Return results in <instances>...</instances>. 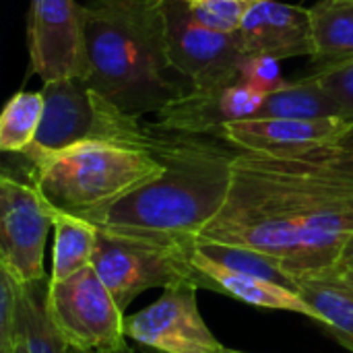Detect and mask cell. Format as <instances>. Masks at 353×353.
Wrapping results in <instances>:
<instances>
[{"label": "cell", "instance_id": "1", "mask_svg": "<svg viewBox=\"0 0 353 353\" xmlns=\"http://www.w3.org/2000/svg\"><path fill=\"white\" fill-rule=\"evenodd\" d=\"M353 238V141L238 151L219 215L199 240L254 248L290 275L337 269Z\"/></svg>", "mask_w": 353, "mask_h": 353}, {"label": "cell", "instance_id": "2", "mask_svg": "<svg viewBox=\"0 0 353 353\" xmlns=\"http://www.w3.org/2000/svg\"><path fill=\"white\" fill-rule=\"evenodd\" d=\"M151 128L147 153L165 165L163 174L85 219L112 234L194 244L228 201L238 149L217 137Z\"/></svg>", "mask_w": 353, "mask_h": 353}, {"label": "cell", "instance_id": "3", "mask_svg": "<svg viewBox=\"0 0 353 353\" xmlns=\"http://www.w3.org/2000/svg\"><path fill=\"white\" fill-rule=\"evenodd\" d=\"M85 37V83L126 114H157L192 91L172 77L163 0H89Z\"/></svg>", "mask_w": 353, "mask_h": 353}, {"label": "cell", "instance_id": "4", "mask_svg": "<svg viewBox=\"0 0 353 353\" xmlns=\"http://www.w3.org/2000/svg\"><path fill=\"white\" fill-rule=\"evenodd\" d=\"M29 163V182L48 207L83 219L165 170L151 153L108 141L77 143Z\"/></svg>", "mask_w": 353, "mask_h": 353}, {"label": "cell", "instance_id": "5", "mask_svg": "<svg viewBox=\"0 0 353 353\" xmlns=\"http://www.w3.org/2000/svg\"><path fill=\"white\" fill-rule=\"evenodd\" d=\"M43 116L33 145L23 153L35 161L85 141H108L147 151L151 124L126 114L81 79L50 81L41 87Z\"/></svg>", "mask_w": 353, "mask_h": 353}, {"label": "cell", "instance_id": "6", "mask_svg": "<svg viewBox=\"0 0 353 353\" xmlns=\"http://www.w3.org/2000/svg\"><path fill=\"white\" fill-rule=\"evenodd\" d=\"M93 269L122 310L147 290H168L192 281L211 292V283L192 265L194 244H172L97 230Z\"/></svg>", "mask_w": 353, "mask_h": 353}, {"label": "cell", "instance_id": "7", "mask_svg": "<svg viewBox=\"0 0 353 353\" xmlns=\"http://www.w3.org/2000/svg\"><path fill=\"white\" fill-rule=\"evenodd\" d=\"M48 316L68 345L87 353L128 350L126 316L93 265L62 281H48Z\"/></svg>", "mask_w": 353, "mask_h": 353}, {"label": "cell", "instance_id": "8", "mask_svg": "<svg viewBox=\"0 0 353 353\" xmlns=\"http://www.w3.org/2000/svg\"><path fill=\"white\" fill-rule=\"evenodd\" d=\"M163 10L170 62L192 89L240 83V70L248 56L240 52L234 35L199 23L188 0H163Z\"/></svg>", "mask_w": 353, "mask_h": 353}, {"label": "cell", "instance_id": "9", "mask_svg": "<svg viewBox=\"0 0 353 353\" xmlns=\"http://www.w3.org/2000/svg\"><path fill=\"white\" fill-rule=\"evenodd\" d=\"M54 215L31 182L8 172L0 178V267L21 285L46 281V240Z\"/></svg>", "mask_w": 353, "mask_h": 353}, {"label": "cell", "instance_id": "10", "mask_svg": "<svg viewBox=\"0 0 353 353\" xmlns=\"http://www.w3.org/2000/svg\"><path fill=\"white\" fill-rule=\"evenodd\" d=\"M27 43L29 70L43 83L89 79L85 4L77 0H31Z\"/></svg>", "mask_w": 353, "mask_h": 353}, {"label": "cell", "instance_id": "11", "mask_svg": "<svg viewBox=\"0 0 353 353\" xmlns=\"http://www.w3.org/2000/svg\"><path fill=\"white\" fill-rule=\"evenodd\" d=\"M192 281L176 283L147 308L126 316V337L157 353H221L225 347L207 327Z\"/></svg>", "mask_w": 353, "mask_h": 353}, {"label": "cell", "instance_id": "12", "mask_svg": "<svg viewBox=\"0 0 353 353\" xmlns=\"http://www.w3.org/2000/svg\"><path fill=\"white\" fill-rule=\"evenodd\" d=\"M267 93L244 83L217 89H192L157 112L153 126L196 137H217L228 122L254 118Z\"/></svg>", "mask_w": 353, "mask_h": 353}, {"label": "cell", "instance_id": "13", "mask_svg": "<svg viewBox=\"0 0 353 353\" xmlns=\"http://www.w3.org/2000/svg\"><path fill=\"white\" fill-rule=\"evenodd\" d=\"M219 139L238 151H300L353 141L347 118H246L228 122Z\"/></svg>", "mask_w": 353, "mask_h": 353}, {"label": "cell", "instance_id": "14", "mask_svg": "<svg viewBox=\"0 0 353 353\" xmlns=\"http://www.w3.org/2000/svg\"><path fill=\"white\" fill-rule=\"evenodd\" d=\"M234 39L246 56L283 60L314 56L316 52L310 8L277 0H256L234 33Z\"/></svg>", "mask_w": 353, "mask_h": 353}, {"label": "cell", "instance_id": "15", "mask_svg": "<svg viewBox=\"0 0 353 353\" xmlns=\"http://www.w3.org/2000/svg\"><path fill=\"white\" fill-rule=\"evenodd\" d=\"M192 265L211 283V292L232 296V298L246 302L250 306H256V308L302 314V316L323 325L321 314L296 290H292L288 285L221 267L215 261L207 259L196 246L192 250Z\"/></svg>", "mask_w": 353, "mask_h": 353}, {"label": "cell", "instance_id": "16", "mask_svg": "<svg viewBox=\"0 0 353 353\" xmlns=\"http://www.w3.org/2000/svg\"><path fill=\"white\" fill-rule=\"evenodd\" d=\"M296 292L321 314L329 333L353 353V290L339 269L294 275Z\"/></svg>", "mask_w": 353, "mask_h": 353}, {"label": "cell", "instance_id": "17", "mask_svg": "<svg viewBox=\"0 0 353 353\" xmlns=\"http://www.w3.org/2000/svg\"><path fill=\"white\" fill-rule=\"evenodd\" d=\"M310 12L316 43L314 68L353 60V0H321Z\"/></svg>", "mask_w": 353, "mask_h": 353}, {"label": "cell", "instance_id": "18", "mask_svg": "<svg viewBox=\"0 0 353 353\" xmlns=\"http://www.w3.org/2000/svg\"><path fill=\"white\" fill-rule=\"evenodd\" d=\"M54 215V256L50 281H62L93 265L97 248V228L74 215L52 211Z\"/></svg>", "mask_w": 353, "mask_h": 353}, {"label": "cell", "instance_id": "19", "mask_svg": "<svg viewBox=\"0 0 353 353\" xmlns=\"http://www.w3.org/2000/svg\"><path fill=\"white\" fill-rule=\"evenodd\" d=\"M254 118H341L327 91L310 77L290 81L285 87L267 93Z\"/></svg>", "mask_w": 353, "mask_h": 353}, {"label": "cell", "instance_id": "20", "mask_svg": "<svg viewBox=\"0 0 353 353\" xmlns=\"http://www.w3.org/2000/svg\"><path fill=\"white\" fill-rule=\"evenodd\" d=\"M43 116L41 91L14 93L0 116V149L4 153L23 155L35 141Z\"/></svg>", "mask_w": 353, "mask_h": 353}, {"label": "cell", "instance_id": "21", "mask_svg": "<svg viewBox=\"0 0 353 353\" xmlns=\"http://www.w3.org/2000/svg\"><path fill=\"white\" fill-rule=\"evenodd\" d=\"M39 283L43 281L23 285L21 290V341L27 353H70L48 316V285L46 290H39Z\"/></svg>", "mask_w": 353, "mask_h": 353}, {"label": "cell", "instance_id": "22", "mask_svg": "<svg viewBox=\"0 0 353 353\" xmlns=\"http://www.w3.org/2000/svg\"><path fill=\"white\" fill-rule=\"evenodd\" d=\"M196 248L211 261H215L221 267H228L232 271H240V273H248V275H256L281 285H288L292 290H296L294 285V275H290L279 261H275L273 256L259 252L254 248H246V246H236V244H223V242H207V240H199Z\"/></svg>", "mask_w": 353, "mask_h": 353}, {"label": "cell", "instance_id": "23", "mask_svg": "<svg viewBox=\"0 0 353 353\" xmlns=\"http://www.w3.org/2000/svg\"><path fill=\"white\" fill-rule=\"evenodd\" d=\"M21 290L23 285L0 267V353L21 345Z\"/></svg>", "mask_w": 353, "mask_h": 353}, {"label": "cell", "instance_id": "24", "mask_svg": "<svg viewBox=\"0 0 353 353\" xmlns=\"http://www.w3.org/2000/svg\"><path fill=\"white\" fill-rule=\"evenodd\" d=\"M254 2L256 0H201L190 4V8L196 21L205 27L234 35Z\"/></svg>", "mask_w": 353, "mask_h": 353}, {"label": "cell", "instance_id": "25", "mask_svg": "<svg viewBox=\"0 0 353 353\" xmlns=\"http://www.w3.org/2000/svg\"><path fill=\"white\" fill-rule=\"evenodd\" d=\"M310 77L333 99L339 116L353 120V60L325 68H312Z\"/></svg>", "mask_w": 353, "mask_h": 353}, {"label": "cell", "instance_id": "26", "mask_svg": "<svg viewBox=\"0 0 353 353\" xmlns=\"http://www.w3.org/2000/svg\"><path fill=\"white\" fill-rule=\"evenodd\" d=\"M240 83L263 93H273L285 87L290 81L283 79L279 60L269 56H248L240 70Z\"/></svg>", "mask_w": 353, "mask_h": 353}, {"label": "cell", "instance_id": "27", "mask_svg": "<svg viewBox=\"0 0 353 353\" xmlns=\"http://www.w3.org/2000/svg\"><path fill=\"white\" fill-rule=\"evenodd\" d=\"M347 267H353V238L350 240V244L345 246L343 256H341V261H339L337 269H347Z\"/></svg>", "mask_w": 353, "mask_h": 353}, {"label": "cell", "instance_id": "28", "mask_svg": "<svg viewBox=\"0 0 353 353\" xmlns=\"http://www.w3.org/2000/svg\"><path fill=\"white\" fill-rule=\"evenodd\" d=\"M339 273H341V277H343V281L350 285L353 290V267H347V269H339Z\"/></svg>", "mask_w": 353, "mask_h": 353}, {"label": "cell", "instance_id": "29", "mask_svg": "<svg viewBox=\"0 0 353 353\" xmlns=\"http://www.w3.org/2000/svg\"><path fill=\"white\" fill-rule=\"evenodd\" d=\"M12 353H27V347L23 345V341H21V345H19V347H17Z\"/></svg>", "mask_w": 353, "mask_h": 353}, {"label": "cell", "instance_id": "30", "mask_svg": "<svg viewBox=\"0 0 353 353\" xmlns=\"http://www.w3.org/2000/svg\"><path fill=\"white\" fill-rule=\"evenodd\" d=\"M70 353H87V352H77V350H70ZM120 353H134V352H132V350H130V347H128V350H126V352H120Z\"/></svg>", "mask_w": 353, "mask_h": 353}, {"label": "cell", "instance_id": "31", "mask_svg": "<svg viewBox=\"0 0 353 353\" xmlns=\"http://www.w3.org/2000/svg\"><path fill=\"white\" fill-rule=\"evenodd\" d=\"M221 353H244V352H238V350H228V347H225V350H223Z\"/></svg>", "mask_w": 353, "mask_h": 353}, {"label": "cell", "instance_id": "32", "mask_svg": "<svg viewBox=\"0 0 353 353\" xmlns=\"http://www.w3.org/2000/svg\"><path fill=\"white\" fill-rule=\"evenodd\" d=\"M190 4H196V2H201V0H188Z\"/></svg>", "mask_w": 353, "mask_h": 353}, {"label": "cell", "instance_id": "33", "mask_svg": "<svg viewBox=\"0 0 353 353\" xmlns=\"http://www.w3.org/2000/svg\"><path fill=\"white\" fill-rule=\"evenodd\" d=\"M244 353H246V352H244Z\"/></svg>", "mask_w": 353, "mask_h": 353}]
</instances>
